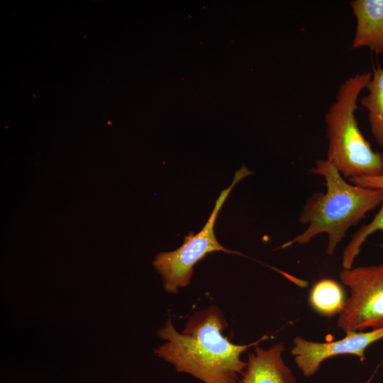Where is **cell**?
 Here are the masks:
<instances>
[{
    "label": "cell",
    "instance_id": "1",
    "mask_svg": "<svg viewBox=\"0 0 383 383\" xmlns=\"http://www.w3.org/2000/svg\"><path fill=\"white\" fill-rule=\"evenodd\" d=\"M228 323L215 305L194 313L179 333L169 318L157 335L167 342L155 350L157 356L204 383H238L247 362L240 358L248 345L234 344L223 335Z\"/></svg>",
    "mask_w": 383,
    "mask_h": 383
},
{
    "label": "cell",
    "instance_id": "2",
    "mask_svg": "<svg viewBox=\"0 0 383 383\" xmlns=\"http://www.w3.org/2000/svg\"><path fill=\"white\" fill-rule=\"evenodd\" d=\"M310 172L324 178L326 189L309 196L299 217L306 228L281 248L309 243L317 235H327L326 253L333 255L350 228L379 206L383 191L360 187L345 180L336 168L326 160H318Z\"/></svg>",
    "mask_w": 383,
    "mask_h": 383
},
{
    "label": "cell",
    "instance_id": "3",
    "mask_svg": "<svg viewBox=\"0 0 383 383\" xmlns=\"http://www.w3.org/2000/svg\"><path fill=\"white\" fill-rule=\"evenodd\" d=\"M371 77L365 72L346 79L325 116L326 160L348 179L383 175V153L372 148L355 117L359 95Z\"/></svg>",
    "mask_w": 383,
    "mask_h": 383
},
{
    "label": "cell",
    "instance_id": "4",
    "mask_svg": "<svg viewBox=\"0 0 383 383\" xmlns=\"http://www.w3.org/2000/svg\"><path fill=\"white\" fill-rule=\"evenodd\" d=\"M251 174L252 172L243 165L235 172L231 186L221 192L203 228L196 235L190 231L184 236L182 245L175 250L156 255L152 265L161 275L167 292L175 294L179 287L187 286L190 283L194 265L206 255L215 251L240 254L225 248L218 243L214 233V226L217 216L234 186Z\"/></svg>",
    "mask_w": 383,
    "mask_h": 383
},
{
    "label": "cell",
    "instance_id": "5",
    "mask_svg": "<svg viewBox=\"0 0 383 383\" xmlns=\"http://www.w3.org/2000/svg\"><path fill=\"white\" fill-rule=\"evenodd\" d=\"M341 282L350 290L338 312V326L345 333L383 328V263L343 269Z\"/></svg>",
    "mask_w": 383,
    "mask_h": 383
},
{
    "label": "cell",
    "instance_id": "6",
    "mask_svg": "<svg viewBox=\"0 0 383 383\" xmlns=\"http://www.w3.org/2000/svg\"><path fill=\"white\" fill-rule=\"evenodd\" d=\"M381 339H383V328L367 332L348 333L342 339L327 343L310 341L296 336L291 352L302 374L311 377L316 373L321 362L335 355H354L363 361L366 348Z\"/></svg>",
    "mask_w": 383,
    "mask_h": 383
},
{
    "label": "cell",
    "instance_id": "7",
    "mask_svg": "<svg viewBox=\"0 0 383 383\" xmlns=\"http://www.w3.org/2000/svg\"><path fill=\"white\" fill-rule=\"evenodd\" d=\"M284 349L282 343L267 350L256 346L248 356L238 383H296L292 370L282 359Z\"/></svg>",
    "mask_w": 383,
    "mask_h": 383
},
{
    "label": "cell",
    "instance_id": "8",
    "mask_svg": "<svg viewBox=\"0 0 383 383\" xmlns=\"http://www.w3.org/2000/svg\"><path fill=\"white\" fill-rule=\"evenodd\" d=\"M356 19L352 48H369L383 52V0H354L350 2Z\"/></svg>",
    "mask_w": 383,
    "mask_h": 383
},
{
    "label": "cell",
    "instance_id": "9",
    "mask_svg": "<svg viewBox=\"0 0 383 383\" xmlns=\"http://www.w3.org/2000/svg\"><path fill=\"white\" fill-rule=\"evenodd\" d=\"M365 89L368 93L360 99V104L368 111L372 135L383 148V67L373 69Z\"/></svg>",
    "mask_w": 383,
    "mask_h": 383
},
{
    "label": "cell",
    "instance_id": "10",
    "mask_svg": "<svg viewBox=\"0 0 383 383\" xmlns=\"http://www.w3.org/2000/svg\"><path fill=\"white\" fill-rule=\"evenodd\" d=\"M344 301L343 289L333 279H323L311 289V304L316 311L325 316H331L338 313Z\"/></svg>",
    "mask_w": 383,
    "mask_h": 383
},
{
    "label": "cell",
    "instance_id": "11",
    "mask_svg": "<svg viewBox=\"0 0 383 383\" xmlns=\"http://www.w3.org/2000/svg\"><path fill=\"white\" fill-rule=\"evenodd\" d=\"M383 231V199L379 209L372 220L361 226L352 236L345 247L342 258L343 269L353 267L354 261L360 252L361 247L367 238L372 233Z\"/></svg>",
    "mask_w": 383,
    "mask_h": 383
},
{
    "label": "cell",
    "instance_id": "12",
    "mask_svg": "<svg viewBox=\"0 0 383 383\" xmlns=\"http://www.w3.org/2000/svg\"><path fill=\"white\" fill-rule=\"evenodd\" d=\"M348 181L355 185L383 191V175L362 177Z\"/></svg>",
    "mask_w": 383,
    "mask_h": 383
}]
</instances>
